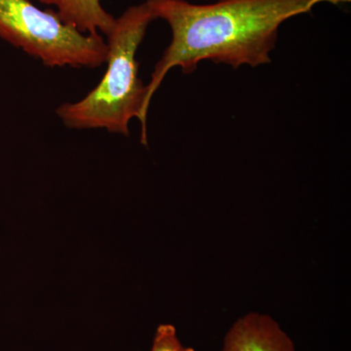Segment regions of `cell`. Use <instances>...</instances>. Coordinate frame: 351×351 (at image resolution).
<instances>
[{
  "mask_svg": "<svg viewBox=\"0 0 351 351\" xmlns=\"http://www.w3.org/2000/svg\"><path fill=\"white\" fill-rule=\"evenodd\" d=\"M350 0H219L195 4L186 0H147L156 19L169 25L172 39L147 85V110L171 69L191 73L205 60L237 69L269 64L281 25L308 14L321 3Z\"/></svg>",
  "mask_w": 351,
  "mask_h": 351,
  "instance_id": "6da1fadb",
  "label": "cell"
},
{
  "mask_svg": "<svg viewBox=\"0 0 351 351\" xmlns=\"http://www.w3.org/2000/svg\"><path fill=\"white\" fill-rule=\"evenodd\" d=\"M156 17L147 1L129 7L115 19L108 34L107 71L100 83L80 101L60 106L56 113L71 129H106L129 136L134 117L142 125L141 142L147 145V85L138 77L137 51Z\"/></svg>",
  "mask_w": 351,
  "mask_h": 351,
  "instance_id": "7a4b0ae2",
  "label": "cell"
},
{
  "mask_svg": "<svg viewBox=\"0 0 351 351\" xmlns=\"http://www.w3.org/2000/svg\"><path fill=\"white\" fill-rule=\"evenodd\" d=\"M0 38L51 68L96 69L107 61L103 36L82 34L31 0H0Z\"/></svg>",
  "mask_w": 351,
  "mask_h": 351,
  "instance_id": "3957f363",
  "label": "cell"
},
{
  "mask_svg": "<svg viewBox=\"0 0 351 351\" xmlns=\"http://www.w3.org/2000/svg\"><path fill=\"white\" fill-rule=\"evenodd\" d=\"M221 351H295V346L276 320L252 313L232 325Z\"/></svg>",
  "mask_w": 351,
  "mask_h": 351,
  "instance_id": "277c9868",
  "label": "cell"
},
{
  "mask_svg": "<svg viewBox=\"0 0 351 351\" xmlns=\"http://www.w3.org/2000/svg\"><path fill=\"white\" fill-rule=\"evenodd\" d=\"M38 2L55 7V12L60 19L82 34L107 36L117 19L104 8L101 0H38Z\"/></svg>",
  "mask_w": 351,
  "mask_h": 351,
  "instance_id": "5b68a950",
  "label": "cell"
},
{
  "mask_svg": "<svg viewBox=\"0 0 351 351\" xmlns=\"http://www.w3.org/2000/svg\"><path fill=\"white\" fill-rule=\"evenodd\" d=\"M151 351H195L193 348L182 345L177 330L171 324L159 325L154 335Z\"/></svg>",
  "mask_w": 351,
  "mask_h": 351,
  "instance_id": "8992f818",
  "label": "cell"
}]
</instances>
